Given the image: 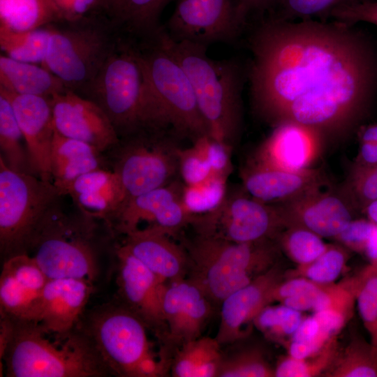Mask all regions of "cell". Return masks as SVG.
<instances>
[{
	"label": "cell",
	"mask_w": 377,
	"mask_h": 377,
	"mask_svg": "<svg viewBox=\"0 0 377 377\" xmlns=\"http://www.w3.org/2000/svg\"><path fill=\"white\" fill-rule=\"evenodd\" d=\"M358 151L350 168H363L377 163V122L363 124L357 131Z\"/></svg>",
	"instance_id": "49"
},
{
	"label": "cell",
	"mask_w": 377,
	"mask_h": 377,
	"mask_svg": "<svg viewBox=\"0 0 377 377\" xmlns=\"http://www.w3.org/2000/svg\"><path fill=\"white\" fill-rule=\"evenodd\" d=\"M357 212L377 199V163L363 168H350L340 186Z\"/></svg>",
	"instance_id": "44"
},
{
	"label": "cell",
	"mask_w": 377,
	"mask_h": 377,
	"mask_svg": "<svg viewBox=\"0 0 377 377\" xmlns=\"http://www.w3.org/2000/svg\"><path fill=\"white\" fill-rule=\"evenodd\" d=\"M223 357L216 337H200L183 344L171 359L174 377H218Z\"/></svg>",
	"instance_id": "29"
},
{
	"label": "cell",
	"mask_w": 377,
	"mask_h": 377,
	"mask_svg": "<svg viewBox=\"0 0 377 377\" xmlns=\"http://www.w3.org/2000/svg\"><path fill=\"white\" fill-rule=\"evenodd\" d=\"M182 182L174 180L133 198L121 206L108 224L114 231L125 235L139 228L141 222L147 221L176 238L193 218L182 204Z\"/></svg>",
	"instance_id": "16"
},
{
	"label": "cell",
	"mask_w": 377,
	"mask_h": 377,
	"mask_svg": "<svg viewBox=\"0 0 377 377\" xmlns=\"http://www.w3.org/2000/svg\"><path fill=\"white\" fill-rule=\"evenodd\" d=\"M239 4L248 17L251 13L256 12H263L271 10L273 5V0H237Z\"/></svg>",
	"instance_id": "52"
},
{
	"label": "cell",
	"mask_w": 377,
	"mask_h": 377,
	"mask_svg": "<svg viewBox=\"0 0 377 377\" xmlns=\"http://www.w3.org/2000/svg\"><path fill=\"white\" fill-rule=\"evenodd\" d=\"M56 132L87 143L101 152L112 149L120 138L105 112L94 101L66 89L51 98Z\"/></svg>",
	"instance_id": "17"
},
{
	"label": "cell",
	"mask_w": 377,
	"mask_h": 377,
	"mask_svg": "<svg viewBox=\"0 0 377 377\" xmlns=\"http://www.w3.org/2000/svg\"><path fill=\"white\" fill-rule=\"evenodd\" d=\"M80 94L105 112L120 138L145 131L146 89L136 44L119 35L100 71Z\"/></svg>",
	"instance_id": "8"
},
{
	"label": "cell",
	"mask_w": 377,
	"mask_h": 377,
	"mask_svg": "<svg viewBox=\"0 0 377 377\" xmlns=\"http://www.w3.org/2000/svg\"><path fill=\"white\" fill-rule=\"evenodd\" d=\"M246 19L237 0H178L163 29L174 40L207 47L235 40Z\"/></svg>",
	"instance_id": "13"
},
{
	"label": "cell",
	"mask_w": 377,
	"mask_h": 377,
	"mask_svg": "<svg viewBox=\"0 0 377 377\" xmlns=\"http://www.w3.org/2000/svg\"><path fill=\"white\" fill-rule=\"evenodd\" d=\"M355 25L263 22L250 38L255 112L273 126L293 121L309 127L326 142L357 131L377 94V50Z\"/></svg>",
	"instance_id": "1"
},
{
	"label": "cell",
	"mask_w": 377,
	"mask_h": 377,
	"mask_svg": "<svg viewBox=\"0 0 377 377\" xmlns=\"http://www.w3.org/2000/svg\"><path fill=\"white\" fill-rule=\"evenodd\" d=\"M6 96L22 132L30 168L51 181V149L55 133L51 98L17 94L0 87Z\"/></svg>",
	"instance_id": "21"
},
{
	"label": "cell",
	"mask_w": 377,
	"mask_h": 377,
	"mask_svg": "<svg viewBox=\"0 0 377 377\" xmlns=\"http://www.w3.org/2000/svg\"><path fill=\"white\" fill-rule=\"evenodd\" d=\"M170 0H114L109 13L121 31L142 38L158 31L159 16Z\"/></svg>",
	"instance_id": "30"
},
{
	"label": "cell",
	"mask_w": 377,
	"mask_h": 377,
	"mask_svg": "<svg viewBox=\"0 0 377 377\" xmlns=\"http://www.w3.org/2000/svg\"><path fill=\"white\" fill-rule=\"evenodd\" d=\"M93 219H75L54 206L35 230L27 253L49 279L73 278L94 283L99 274Z\"/></svg>",
	"instance_id": "9"
},
{
	"label": "cell",
	"mask_w": 377,
	"mask_h": 377,
	"mask_svg": "<svg viewBox=\"0 0 377 377\" xmlns=\"http://www.w3.org/2000/svg\"><path fill=\"white\" fill-rule=\"evenodd\" d=\"M363 0H273L275 18L288 21L327 20L337 9Z\"/></svg>",
	"instance_id": "41"
},
{
	"label": "cell",
	"mask_w": 377,
	"mask_h": 377,
	"mask_svg": "<svg viewBox=\"0 0 377 377\" xmlns=\"http://www.w3.org/2000/svg\"><path fill=\"white\" fill-rule=\"evenodd\" d=\"M342 281L353 292L370 342L377 348V269L369 264Z\"/></svg>",
	"instance_id": "34"
},
{
	"label": "cell",
	"mask_w": 377,
	"mask_h": 377,
	"mask_svg": "<svg viewBox=\"0 0 377 377\" xmlns=\"http://www.w3.org/2000/svg\"><path fill=\"white\" fill-rule=\"evenodd\" d=\"M61 195L52 182L15 171L0 156V249L5 260L27 252L35 230Z\"/></svg>",
	"instance_id": "10"
},
{
	"label": "cell",
	"mask_w": 377,
	"mask_h": 377,
	"mask_svg": "<svg viewBox=\"0 0 377 377\" xmlns=\"http://www.w3.org/2000/svg\"><path fill=\"white\" fill-rule=\"evenodd\" d=\"M77 326L89 337L110 375L162 377L170 371L154 351L147 326L119 301L94 309Z\"/></svg>",
	"instance_id": "6"
},
{
	"label": "cell",
	"mask_w": 377,
	"mask_h": 377,
	"mask_svg": "<svg viewBox=\"0 0 377 377\" xmlns=\"http://www.w3.org/2000/svg\"><path fill=\"white\" fill-rule=\"evenodd\" d=\"M193 145L199 150L209 164L212 173L228 177L232 170L231 154L232 147L205 135Z\"/></svg>",
	"instance_id": "46"
},
{
	"label": "cell",
	"mask_w": 377,
	"mask_h": 377,
	"mask_svg": "<svg viewBox=\"0 0 377 377\" xmlns=\"http://www.w3.org/2000/svg\"><path fill=\"white\" fill-rule=\"evenodd\" d=\"M368 219H353L334 239L348 250L363 254L376 226Z\"/></svg>",
	"instance_id": "48"
},
{
	"label": "cell",
	"mask_w": 377,
	"mask_h": 377,
	"mask_svg": "<svg viewBox=\"0 0 377 377\" xmlns=\"http://www.w3.org/2000/svg\"><path fill=\"white\" fill-rule=\"evenodd\" d=\"M190 226L195 232L237 243L276 240L286 228L276 204L256 200L242 188L227 194L215 211L194 216Z\"/></svg>",
	"instance_id": "12"
},
{
	"label": "cell",
	"mask_w": 377,
	"mask_h": 377,
	"mask_svg": "<svg viewBox=\"0 0 377 377\" xmlns=\"http://www.w3.org/2000/svg\"><path fill=\"white\" fill-rule=\"evenodd\" d=\"M49 280L29 254L6 258L0 276V312L27 319Z\"/></svg>",
	"instance_id": "25"
},
{
	"label": "cell",
	"mask_w": 377,
	"mask_h": 377,
	"mask_svg": "<svg viewBox=\"0 0 377 377\" xmlns=\"http://www.w3.org/2000/svg\"><path fill=\"white\" fill-rule=\"evenodd\" d=\"M22 140H24L23 134L10 102L5 94L0 92L1 156L10 169L29 172V158L23 149Z\"/></svg>",
	"instance_id": "35"
},
{
	"label": "cell",
	"mask_w": 377,
	"mask_h": 377,
	"mask_svg": "<svg viewBox=\"0 0 377 377\" xmlns=\"http://www.w3.org/2000/svg\"><path fill=\"white\" fill-rule=\"evenodd\" d=\"M228 177L212 174L205 182L193 185L183 184L181 199L192 216L211 213L218 209L227 195Z\"/></svg>",
	"instance_id": "37"
},
{
	"label": "cell",
	"mask_w": 377,
	"mask_h": 377,
	"mask_svg": "<svg viewBox=\"0 0 377 377\" xmlns=\"http://www.w3.org/2000/svg\"><path fill=\"white\" fill-rule=\"evenodd\" d=\"M10 317V316H9ZM11 332L0 353L8 377H105L110 373L89 337L77 326L52 333L38 323L10 317Z\"/></svg>",
	"instance_id": "2"
},
{
	"label": "cell",
	"mask_w": 377,
	"mask_h": 377,
	"mask_svg": "<svg viewBox=\"0 0 377 377\" xmlns=\"http://www.w3.org/2000/svg\"><path fill=\"white\" fill-rule=\"evenodd\" d=\"M69 195L82 213L91 219H103L108 223L124 202V194L117 174L109 169L84 173L63 191Z\"/></svg>",
	"instance_id": "26"
},
{
	"label": "cell",
	"mask_w": 377,
	"mask_h": 377,
	"mask_svg": "<svg viewBox=\"0 0 377 377\" xmlns=\"http://www.w3.org/2000/svg\"><path fill=\"white\" fill-rule=\"evenodd\" d=\"M0 87L12 93L52 98L67 89L64 82L43 66L0 55Z\"/></svg>",
	"instance_id": "28"
},
{
	"label": "cell",
	"mask_w": 377,
	"mask_h": 377,
	"mask_svg": "<svg viewBox=\"0 0 377 377\" xmlns=\"http://www.w3.org/2000/svg\"><path fill=\"white\" fill-rule=\"evenodd\" d=\"M323 376L377 377V348L361 335H353Z\"/></svg>",
	"instance_id": "32"
},
{
	"label": "cell",
	"mask_w": 377,
	"mask_h": 377,
	"mask_svg": "<svg viewBox=\"0 0 377 377\" xmlns=\"http://www.w3.org/2000/svg\"><path fill=\"white\" fill-rule=\"evenodd\" d=\"M363 255L370 263L377 260V224L368 239Z\"/></svg>",
	"instance_id": "53"
},
{
	"label": "cell",
	"mask_w": 377,
	"mask_h": 377,
	"mask_svg": "<svg viewBox=\"0 0 377 377\" xmlns=\"http://www.w3.org/2000/svg\"><path fill=\"white\" fill-rule=\"evenodd\" d=\"M279 248L297 265L307 264L327 249V244L315 232L300 226H288L276 239Z\"/></svg>",
	"instance_id": "39"
},
{
	"label": "cell",
	"mask_w": 377,
	"mask_h": 377,
	"mask_svg": "<svg viewBox=\"0 0 377 377\" xmlns=\"http://www.w3.org/2000/svg\"><path fill=\"white\" fill-rule=\"evenodd\" d=\"M50 37L41 64L65 84L81 94L95 77L116 45L119 31L107 15L47 25Z\"/></svg>",
	"instance_id": "7"
},
{
	"label": "cell",
	"mask_w": 377,
	"mask_h": 377,
	"mask_svg": "<svg viewBox=\"0 0 377 377\" xmlns=\"http://www.w3.org/2000/svg\"><path fill=\"white\" fill-rule=\"evenodd\" d=\"M334 337L312 314L304 318L294 334L281 345L288 355L303 359L318 353Z\"/></svg>",
	"instance_id": "42"
},
{
	"label": "cell",
	"mask_w": 377,
	"mask_h": 377,
	"mask_svg": "<svg viewBox=\"0 0 377 377\" xmlns=\"http://www.w3.org/2000/svg\"><path fill=\"white\" fill-rule=\"evenodd\" d=\"M349 258L348 249L341 244H328L313 261L297 265L285 272V278L304 277L320 284L334 283L344 269Z\"/></svg>",
	"instance_id": "36"
},
{
	"label": "cell",
	"mask_w": 377,
	"mask_h": 377,
	"mask_svg": "<svg viewBox=\"0 0 377 377\" xmlns=\"http://www.w3.org/2000/svg\"><path fill=\"white\" fill-rule=\"evenodd\" d=\"M212 301L188 278L168 283L163 300L167 336L161 346L162 359H171L183 344L202 336L212 312Z\"/></svg>",
	"instance_id": "15"
},
{
	"label": "cell",
	"mask_w": 377,
	"mask_h": 377,
	"mask_svg": "<svg viewBox=\"0 0 377 377\" xmlns=\"http://www.w3.org/2000/svg\"><path fill=\"white\" fill-rule=\"evenodd\" d=\"M319 284L301 276L285 278L273 290L271 295L272 302H281L286 299L312 290Z\"/></svg>",
	"instance_id": "51"
},
{
	"label": "cell",
	"mask_w": 377,
	"mask_h": 377,
	"mask_svg": "<svg viewBox=\"0 0 377 377\" xmlns=\"http://www.w3.org/2000/svg\"><path fill=\"white\" fill-rule=\"evenodd\" d=\"M136 44L143 71L146 131L171 132L193 142L209 135L185 71L155 34Z\"/></svg>",
	"instance_id": "3"
},
{
	"label": "cell",
	"mask_w": 377,
	"mask_h": 377,
	"mask_svg": "<svg viewBox=\"0 0 377 377\" xmlns=\"http://www.w3.org/2000/svg\"><path fill=\"white\" fill-rule=\"evenodd\" d=\"M115 253L119 301L145 323L161 346L167 336L163 300L168 283L121 244L117 247Z\"/></svg>",
	"instance_id": "14"
},
{
	"label": "cell",
	"mask_w": 377,
	"mask_h": 377,
	"mask_svg": "<svg viewBox=\"0 0 377 377\" xmlns=\"http://www.w3.org/2000/svg\"><path fill=\"white\" fill-rule=\"evenodd\" d=\"M64 20L72 21L97 15H107L114 0H54Z\"/></svg>",
	"instance_id": "47"
},
{
	"label": "cell",
	"mask_w": 377,
	"mask_h": 377,
	"mask_svg": "<svg viewBox=\"0 0 377 377\" xmlns=\"http://www.w3.org/2000/svg\"><path fill=\"white\" fill-rule=\"evenodd\" d=\"M124 235L121 244L164 281L168 283L187 278L186 251L168 231L149 225Z\"/></svg>",
	"instance_id": "23"
},
{
	"label": "cell",
	"mask_w": 377,
	"mask_h": 377,
	"mask_svg": "<svg viewBox=\"0 0 377 377\" xmlns=\"http://www.w3.org/2000/svg\"><path fill=\"white\" fill-rule=\"evenodd\" d=\"M339 351L337 337L335 336L316 355L303 359H297L289 355L279 358L274 368V376H323L333 364Z\"/></svg>",
	"instance_id": "38"
},
{
	"label": "cell",
	"mask_w": 377,
	"mask_h": 377,
	"mask_svg": "<svg viewBox=\"0 0 377 377\" xmlns=\"http://www.w3.org/2000/svg\"><path fill=\"white\" fill-rule=\"evenodd\" d=\"M180 241L188 258L187 278L220 304L274 266L281 250L276 240L237 243L197 232Z\"/></svg>",
	"instance_id": "5"
},
{
	"label": "cell",
	"mask_w": 377,
	"mask_h": 377,
	"mask_svg": "<svg viewBox=\"0 0 377 377\" xmlns=\"http://www.w3.org/2000/svg\"><path fill=\"white\" fill-rule=\"evenodd\" d=\"M93 291L94 283L85 280L50 279L24 320L52 333H68L77 325Z\"/></svg>",
	"instance_id": "22"
},
{
	"label": "cell",
	"mask_w": 377,
	"mask_h": 377,
	"mask_svg": "<svg viewBox=\"0 0 377 377\" xmlns=\"http://www.w3.org/2000/svg\"><path fill=\"white\" fill-rule=\"evenodd\" d=\"M286 228L300 226L323 238L334 239L357 212L340 188L311 189L288 201L276 204Z\"/></svg>",
	"instance_id": "18"
},
{
	"label": "cell",
	"mask_w": 377,
	"mask_h": 377,
	"mask_svg": "<svg viewBox=\"0 0 377 377\" xmlns=\"http://www.w3.org/2000/svg\"><path fill=\"white\" fill-rule=\"evenodd\" d=\"M326 141L316 131L293 121L281 122L256 148L247 163L289 171L313 168Z\"/></svg>",
	"instance_id": "19"
},
{
	"label": "cell",
	"mask_w": 377,
	"mask_h": 377,
	"mask_svg": "<svg viewBox=\"0 0 377 377\" xmlns=\"http://www.w3.org/2000/svg\"><path fill=\"white\" fill-rule=\"evenodd\" d=\"M114 2V1H113ZM113 4V3H112Z\"/></svg>",
	"instance_id": "56"
},
{
	"label": "cell",
	"mask_w": 377,
	"mask_h": 377,
	"mask_svg": "<svg viewBox=\"0 0 377 377\" xmlns=\"http://www.w3.org/2000/svg\"><path fill=\"white\" fill-rule=\"evenodd\" d=\"M242 188L261 202L281 203L318 187L326 186L327 179L319 168L289 171L247 163L241 171Z\"/></svg>",
	"instance_id": "24"
},
{
	"label": "cell",
	"mask_w": 377,
	"mask_h": 377,
	"mask_svg": "<svg viewBox=\"0 0 377 377\" xmlns=\"http://www.w3.org/2000/svg\"><path fill=\"white\" fill-rule=\"evenodd\" d=\"M103 152L82 141L55 131L50 158L52 180L63 195L64 189L79 176L98 169H108Z\"/></svg>",
	"instance_id": "27"
},
{
	"label": "cell",
	"mask_w": 377,
	"mask_h": 377,
	"mask_svg": "<svg viewBox=\"0 0 377 377\" xmlns=\"http://www.w3.org/2000/svg\"><path fill=\"white\" fill-rule=\"evenodd\" d=\"M285 279V272L276 263L221 303V320L216 336L221 346L235 343L249 332L260 311L272 303L273 290Z\"/></svg>",
	"instance_id": "20"
},
{
	"label": "cell",
	"mask_w": 377,
	"mask_h": 377,
	"mask_svg": "<svg viewBox=\"0 0 377 377\" xmlns=\"http://www.w3.org/2000/svg\"><path fill=\"white\" fill-rule=\"evenodd\" d=\"M366 218L377 224V199L369 203L362 212Z\"/></svg>",
	"instance_id": "54"
},
{
	"label": "cell",
	"mask_w": 377,
	"mask_h": 377,
	"mask_svg": "<svg viewBox=\"0 0 377 377\" xmlns=\"http://www.w3.org/2000/svg\"><path fill=\"white\" fill-rule=\"evenodd\" d=\"M330 18L350 24L364 22L377 26V0H363L342 7Z\"/></svg>",
	"instance_id": "50"
},
{
	"label": "cell",
	"mask_w": 377,
	"mask_h": 377,
	"mask_svg": "<svg viewBox=\"0 0 377 377\" xmlns=\"http://www.w3.org/2000/svg\"><path fill=\"white\" fill-rule=\"evenodd\" d=\"M303 319L301 311L283 304H269L256 316L253 326L267 338L281 345L294 334Z\"/></svg>",
	"instance_id": "40"
},
{
	"label": "cell",
	"mask_w": 377,
	"mask_h": 377,
	"mask_svg": "<svg viewBox=\"0 0 377 377\" xmlns=\"http://www.w3.org/2000/svg\"><path fill=\"white\" fill-rule=\"evenodd\" d=\"M61 20L54 0H0V27L25 31Z\"/></svg>",
	"instance_id": "31"
},
{
	"label": "cell",
	"mask_w": 377,
	"mask_h": 377,
	"mask_svg": "<svg viewBox=\"0 0 377 377\" xmlns=\"http://www.w3.org/2000/svg\"><path fill=\"white\" fill-rule=\"evenodd\" d=\"M372 266H374L377 269V260L370 263Z\"/></svg>",
	"instance_id": "55"
},
{
	"label": "cell",
	"mask_w": 377,
	"mask_h": 377,
	"mask_svg": "<svg viewBox=\"0 0 377 377\" xmlns=\"http://www.w3.org/2000/svg\"><path fill=\"white\" fill-rule=\"evenodd\" d=\"M178 173L184 186H193L207 180L213 173L199 150L192 145L187 148L178 147Z\"/></svg>",
	"instance_id": "45"
},
{
	"label": "cell",
	"mask_w": 377,
	"mask_h": 377,
	"mask_svg": "<svg viewBox=\"0 0 377 377\" xmlns=\"http://www.w3.org/2000/svg\"><path fill=\"white\" fill-rule=\"evenodd\" d=\"M157 35L188 77L209 135L233 147L242 127L243 77L238 64L213 59L207 47L174 40L163 27Z\"/></svg>",
	"instance_id": "4"
},
{
	"label": "cell",
	"mask_w": 377,
	"mask_h": 377,
	"mask_svg": "<svg viewBox=\"0 0 377 377\" xmlns=\"http://www.w3.org/2000/svg\"><path fill=\"white\" fill-rule=\"evenodd\" d=\"M274 377L273 369L263 352L251 348L223 357L218 377Z\"/></svg>",
	"instance_id": "43"
},
{
	"label": "cell",
	"mask_w": 377,
	"mask_h": 377,
	"mask_svg": "<svg viewBox=\"0 0 377 377\" xmlns=\"http://www.w3.org/2000/svg\"><path fill=\"white\" fill-rule=\"evenodd\" d=\"M177 148L165 133L142 131L120 138L112 149V170L121 184L124 204L174 181Z\"/></svg>",
	"instance_id": "11"
},
{
	"label": "cell",
	"mask_w": 377,
	"mask_h": 377,
	"mask_svg": "<svg viewBox=\"0 0 377 377\" xmlns=\"http://www.w3.org/2000/svg\"><path fill=\"white\" fill-rule=\"evenodd\" d=\"M49 37L47 25L25 31L0 27L1 51L7 57L20 61L42 64L46 55Z\"/></svg>",
	"instance_id": "33"
}]
</instances>
